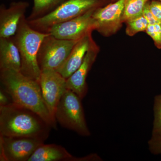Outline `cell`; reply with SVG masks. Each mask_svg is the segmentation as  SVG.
<instances>
[{
  "instance_id": "1",
  "label": "cell",
  "mask_w": 161,
  "mask_h": 161,
  "mask_svg": "<svg viewBox=\"0 0 161 161\" xmlns=\"http://www.w3.org/2000/svg\"><path fill=\"white\" fill-rule=\"evenodd\" d=\"M0 79L13 103L36 112L52 128H56L57 121L43 100L39 81L12 69H0Z\"/></svg>"
},
{
  "instance_id": "2",
  "label": "cell",
  "mask_w": 161,
  "mask_h": 161,
  "mask_svg": "<svg viewBox=\"0 0 161 161\" xmlns=\"http://www.w3.org/2000/svg\"><path fill=\"white\" fill-rule=\"evenodd\" d=\"M52 127L36 112L12 102L0 106V135L45 141Z\"/></svg>"
},
{
  "instance_id": "3",
  "label": "cell",
  "mask_w": 161,
  "mask_h": 161,
  "mask_svg": "<svg viewBox=\"0 0 161 161\" xmlns=\"http://www.w3.org/2000/svg\"><path fill=\"white\" fill-rule=\"evenodd\" d=\"M48 34L32 28L24 17L13 36L21 56L20 72L26 77L39 82L41 70L38 62V53L41 43Z\"/></svg>"
},
{
  "instance_id": "4",
  "label": "cell",
  "mask_w": 161,
  "mask_h": 161,
  "mask_svg": "<svg viewBox=\"0 0 161 161\" xmlns=\"http://www.w3.org/2000/svg\"><path fill=\"white\" fill-rule=\"evenodd\" d=\"M100 4V0H67L45 15L27 21L32 28L46 33L55 24L79 16L91 9L98 8Z\"/></svg>"
},
{
  "instance_id": "5",
  "label": "cell",
  "mask_w": 161,
  "mask_h": 161,
  "mask_svg": "<svg viewBox=\"0 0 161 161\" xmlns=\"http://www.w3.org/2000/svg\"><path fill=\"white\" fill-rule=\"evenodd\" d=\"M81 99L71 90L67 89L58 103L55 118L64 128L82 136H89Z\"/></svg>"
},
{
  "instance_id": "6",
  "label": "cell",
  "mask_w": 161,
  "mask_h": 161,
  "mask_svg": "<svg viewBox=\"0 0 161 161\" xmlns=\"http://www.w3.org/2000/svg\"><path fill=\"white\" fill-rule=\"evenodd\" d=\"M78 41L61 40L49 34L47 35L41 43L38 53V62L41 70L51 69L58 71Z\"/></svg>"
},
{
  "instance_id": "7",
  "label": "cell",
  "mask_w": 161,
  "mask_h": 161,
  "mask_svg": "<svg viewBox=\"0 0 161 161\" xmlns=\"http://www.w3.org/2000/svg\"><path fill=\"white\" fill-rule=\"evenodd\" d=\"M44 141L39 138L0 135V161H28Z\"/></svg>"
},
{
  "instance_id": "8",
  "label": "cell",
  "mask_w": 161,
  "mask_h": 161,
  "mask_svg": "<svg viewBox=\"0 0 161 161\" xmlns=\"http://www.w3.org/2000/svg\"><path fill=\"white\" fill-rule=\"evenodd\" d=\"M96 8L72 19L55 24L46 33L61 40H79L88 33L95 30V22L92 15Z\"/></svg>"
},
{
  "instance_id": "9",
  "label": "cell",
  "mask_w": 161,
  "mask_h": 161,
  "mask_svg": "<svg viewBox=\"0 0 161 161\" xmlns=\"http://www.w3.org/2000/svg\"><path fill=\"white\" fill-rule=\"evenodd\" d=\"M39 82L43 100L52 117L56 120L55 113L56 108L67 89L66 79L57 71L45 69L41 71Z\"/></svg>"
},
{
  "instance_id": "10",
  "label": "cell",
  "mask_w": 161,
  "mask_h": 161,
  "mask_svg": "<svg viewBox=\"0 0 161 161\" xmlns=\"http://www.w3.org/2000/svg\"><path fill=\"white\" fill-rule=\"evenodd\" d=\"M125 1L118 0L105 7L96 8L92 15L95 22V30L105 36L118 31L123 23Z\"/></svg>"
},
{
  "instance_id": "11",
  "label": "cell",
  "mask_w": 161,
  "mask_h": 161,
  "mask_svg": "<svg viewBox=\"0 0 161 161\" xmlns=\"http://www.w3.org/2000/svg\"><path fill=\"white\" fill-rule=\"evenodd\" d=\"M98 51L97 45L90 49L86 53L80 66L66 79L67 88L77 94L81 99L85 97L87 93L86 78L96 60Z\"/></svg>"
},
{
  "instance_id": "12",
  "label": "cell",
  "mask_w": 161,
  "mask_h": 161,
  "mask_svg": "<svg viewBox=\"0 0 161 161\" xmlns=\"http://www.w3.org/2000/svg\"><path fill=\"white\" fill-rule=\"evenodd\" d=\"M29 4L19 2L12 3L9 8L1 6L0 10V38L14 36Z\"/></svg>"
},
{
  "instance_id": "13",
  "label": "cell",
  "mask_w": 161,
  "mask_h": 161,
  "mask_svg": "<svg viewBox=\"0 0 161 161\" xmlns=\"http://www.w3.org/2000/svg\"><path fill=\"white\" fill-rule=\"evenodd\" d=\"M92 31L88 33L75 44L68 58L58 72L66 79L78 69L83 62L86 53L96 45L92 39Z\"/></svg>"
},
{
  "instance_id": "14",
  "label": "cell",
  "mask_w": 161,
  "mask_h": 161,
  "mask_svg": "<svg viewBox=\"0 0 161 161\" xmlns=\"http://www.w3.org/2000/svg\"><path fill=\"white\" fill-rule=\"evenodd\" d=\"M21 58L14 37L0 38V69L20 71Z\"/></svg>"
},
{
  "instance_id": "15",
  "label": "cell",
  "mask_w": 161,
  "mask_h": 161,
  "mask_svg": "<svg viewBox=\"0 0 161 161\" xmlns=\"http://www.w3.org/2000/svg\"><path fill=\"white\" fill-rule=\"evenodd\" d=\"M74 157L62 146L43 143L36 149L28 161H72Z\"/></svg>"
},
{
  "instance_id": "16",
  "label": "cell",
  "mask_w": 161,
  "mask_h": 161,
  "mask_svg": "<svg viewBox=\"0 0 161 161\" xmlns=\"http://www.w3.org/2000/svg\"><path fill=\"white\" fill-rule=\"evenodd\" d=\"M67 0H33L34 6L27 20L38 19L49 13Z\"/></svg>"
},
{
  "instance_id": "17",
  "label": "cell",
  "mask_w": 161,
  "mask_h": 161,
  "mask_svg": "<svg viewBox=\"0 0 161 161\" xmlns=\"http://www.w3.org/2000/svg\"><path fill=\"white\" fill-rule=\"evenodd\" d=\"M149 0H126L123 15V23L143 14Z\"/></svg>"
},
{
  "instance_id": "18",
  "label": "cell",
  "mask_w": 161,
  "mask_h": 161,
  "mask_svg": "<svg viewBox=\"0 0 161 161\" xmlns=\"http://www.w3.org/2000/svg\"><path fill=\"white\" fill-rule=\"evenodd\" d=\"M126 23V32L129 36H133L139 32L146 31L148 25L147 19L143 14L131 19Z\"/></svg>"
},
{
  "instance_id": "19",
  "label": "cell",
  "mask_w": 161,
  "mask_h": 161,
  "mask_svg": "<svg viewBox=\"0 0 161 161\" xmlns=\"http://www.w3.org/2000/svg\"><path fill=\"white\" fill-rule=\"evenodd\" d=\"M153 112L152 134H161V94L157 95L154 98Z\"/></svg>"
},
{
  "instance_id": "20",
  "label": "cell",
  "mask_w": 161,
  "mask_h": 161,
  "mask_svg": "<svg viewBox=\"0 0 161 161\" xmlns=\"http://www.w3.org/2000/svg\"><path fill=\"white\" fill-rule=\"evenodd\" d=\"M154 41L157 48L161 49V22H158L153 24H148L146 31Z\"/></svg>"
},
{
  "instance_id": "21",
  "label": "cell",
  "mask_w": 161,
  "mask_h": 161,
  "mask_svg": "<svg viewBox=\"0 0 161 161\" xmlns=\"http://www.w3.org/2000/svg\"><path fill=\"white\" fill-rule=\"evenodd\" d=\"M148 144L149 149L153 153L161 154V134H152Z\"/></svg>"
},
{
  "instance_id": "22",
  "label": "cell",
  "mask_w": 161,
  "mask_h": 161,
  "mask_svg": "<svg viewBox=\"0 0 161 161\" xmlns=\"http://www.w3.org/2000/svg\"><path fill=\"white\" fill-rule=\"evenodd\" d=\"M149 8L154 18L161 22V1H152L149 3Z\"/></svg>"
},
{
  "instance_id": "23",
  "label": "cell",
  "mask_w": 161,
  "mask_h": 161,
  "mask_svg": "<svg viewBox=\"0 0 161 161\" xmlns=\"http://www.w3.org/2000/svg\"><path fill=\"white\" fill-rule=\"evenodd\" d=\"M143 15L147 19L148 24H155V23L159 22L154 18L152 13L150 11V8H149V2L147 3L145 8H144Z\"/></svg>"
},
{
  "instance_id": "24",
  "label": "cell",
  "mask_w": 161,
  "mask_h": 161,
  "mask_svg": "<svg viewBox=\"0 0 161 161\" xmlns=\"http://www.w3.org/2000/svg\"><path fill=\"white\" fill-rule=\"evenodd\" d=\"M9 95L4 89L0 91V106H4L9 104L12 102H9Z\"/></svg>"
},
{
  "instance_id": "25",
  "label": "cell",
  "mask_w": 161,
  "mask_h": 161,
  "mask_svg": "<svg viewBox=\"0 0 161 161\" xmlns=\"http://www.w3.org/2000/svg\"><path fill=\"white\" fill-rule=\"evenodd\" d=\"M158 1H161V0H158Z\"/></svg>"
}]
</instances>
